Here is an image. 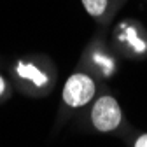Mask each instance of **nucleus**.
<instances>
[{"instance_id": "nucleus-1", "label": "nucleus", "mask_w": 147, "mask_h": 147, "mask_svg": "<svg viewBox=\"0 0 147 147\" xmlns=\"http://www.w3.org/2000/svg\"><path fill=\"white\" fill-rule=\"evenodd\" d=\"M88 126L102 135H123L126 137L133 128L128 124L123 107L109 89L100 86L98 95L88 105Z\"/></svg>"}, {"instance_id": "nucleus-2", "label": "nucleus", "mask_w": 147, "mask_h": 147, "mask_svg": "<svg viewBox=\"0 0 147 147\" xmlns=\"http://www.w3.org/2000/svg\"><path fill=\"white\" fill-rule=\"evenodd\" d=\"M11 74L26 95L46 96L56 82V70L46 56H25L16 60Z\"/></svg>"}, {"instance_id": "nucleus-3", "label": "nucleus", "mask_w": 147, "mask_h": 147, "mask_svg": "<svg viewBox=\"0 0 147 147\" xmlns=\"http://www.w3.org/2000/svg\"><path fill=\"white\" fill-rule=\"evenodd\" d=\"M109 44L119 58L144 60L147 58V28L142 21L126 18L112 26Z\"/></svg>"}, {"instance_id": "nucleus-4", "label": "nucleus", "mask_w": 147, "mask_h": 147, "mask_svg": "<svg viewBox=\"0 0 147 147\" xmlns=\"http://www.w3.org/2000/svg\"><path fill=\"white\" fill-rule=\"evenodd\" d=\"M79 68H84L89 72L98 82L110 81L119 70V56L112 49L103 33H98L95 39H91L89 44L84 47L81 54Z\"/></svg>"}, {"instance_id": "nucleus-5", "label": "nucleus", "mask_w": 147, "mask_h": 147, "mask_svg": "<svg viewBox=\"0 0 147 147\" xmlns=\"http://www.w3.org/2000/svg\"><path fill=\"white\" fill-rule=\"evenodd\" d=\"M100 91V82L84 68H79L67 77L63 89H61V103L67 110L76 112V110L86 109L93 98Z\"/></svg>"}, {"instance_id": "nucleus-6", "label": "nucleus", "mask_w": 147, "mask_h": 147, "mask_svg": "<svg viewBox=\"0 0 147 147\" xmlns=\"http://www.w3.org/2000/svg\"><path fill=\"white\" fill-rule=\"evenodd\" d=\"M81 4L89 18H93L95 23L102 30H105L126 4V0H81Z\"/></svg>"}, {"instance_id": "nucleus-7", "label": "nucleus", "mask_w": 147, "mask_h": 147, "mask_svg": "<svg viewBox=\"0 0 147 147\" xmlns=\"http://www.w3.org/2000/svg\"><path fill=\"white\" fill-rule=\"evenodd\" d=\"M124 138L128 140V145L130 147H147V131L131 130Z\"/></svg>"}, {"instance_id": "nucleus-8", "label": "nucleus", "mask_w": 147, "mask_h": 147, "mask_svg": "<svg viewBox=\"0 0 147 147\" xmlns=\"http://www.w3.org/2000/svg\"><path fill=\"white\" fill-rule=\"evenodd\" d=\"M7 89H9V84H7V79L0 74V100H2L5 95H7Z\"/></svg>"}]
</instances>
